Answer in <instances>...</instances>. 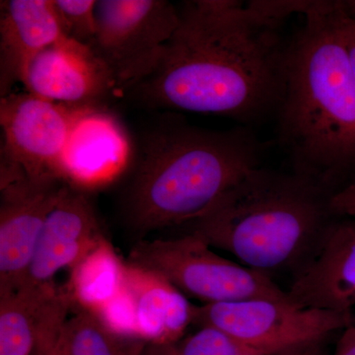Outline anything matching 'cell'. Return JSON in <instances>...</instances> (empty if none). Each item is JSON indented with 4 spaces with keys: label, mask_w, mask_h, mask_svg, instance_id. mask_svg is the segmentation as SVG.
Here are the masks:
<instances>
[{
    "label": "cell",
    "mask_w": 355,
    "mask_h": 355,
    "mask_svg": "<svg viewBox=\"0 0 355 355\" xmlns=\"http://www.w3.org/2000/svg\"><path fill=\"white\" fill-rule=\"evenodd\" d=\"M340 30L355 76V7L352 1H340L338 8Z\"/></svg>",
    "instance_id": "obj_21"
},
{
    "label": "cell",
    "mask_w": 355,
    "mask_h": 355,
    "mask_svg": "<svg viewBox=\"0 0 355 355\" xmlns=\"http://www.w3.org/2000/svg\"><path fill=\"white\" fill-rule=\"evenodd\" d=\"M177 355H266L234 336L211 326L177 343Z\"/></svg>",
    "instance_id": "obj_19"
},
{
    "label": "cell",
    "mask_w": 355,
    "mask_h": 355,
    "mask_svg": "<svg viewBox=\"0 0 355 355\" xmlns=\"http://www.w3.org/2000/svg\"><path fill=\"white\" fill-rule=\"evenodd\" d=\"M0 167V295L24 286L46 217L67 182L32 177L1 159Z\"/></svg>",
    "instance_id": "obj_8"
},
{
    "label": "cell",
    "mask_w": 355,
    "mask_h": 355,
    "mask_svg": "<svg viewBox=\"0 0 355 355\" xmlns=\"http://www.w3.org/2000/svg\"><path fill=\"white\" fill-rule=\"evenodd\" d=\"M176 345L148 343L142 355H177Z\"/></svg>",
    "instance_id": "obj_25"
},
{
    "label": "cell",
    "mask_w": 355,
    "mask_h": 355,
    "mask_svg": "<svg viewBox=\"0 0 355 355\" xmlns=\"http://www.w3.org/2000/svg\"><path fill=\"white\" fill-rule=\"evenodd\" d=\"M261 146L243 128L163 125L147 139L128 193V218L140 233L184 226L202 216L258 168Z\"/></svg>",
    "instance_id": "obj_4"
},
{
    "label": "cell",
    "mask_w": 355,
    "mask_h": 355,
    "mask_svg": "<svg viewBox=\"0 0 355 355\" xmlns=\"http://www.w3.org/2000/svg\"><path fill=\"white\" fill-rule=\"evenodd\" d=\"M331 193L309 178L254 168L188 230L248 268L297 275L316 254L333 216Z\"/></svg>",
    "instance_id": "obj_3"
},
{
    "label": "cell",
    "mask_w": 355,
    "mask_h": 355,
    "mask_svg": "<svg viewBox=\"0 0 355 355\" xmlns=\"http://www.w3.org/2000/svg\"><path fill=\"white\" fill-rule=\"evenodd\" d=\"M90 48L108 67L118 90L153 74L180 25V11L165 0H101Z\"/></svg>",
    "instance_id": "obj_7"
},
{
    "label": "cell",
    "mask_w": 355,
    "mask_h": 355,
    "mask_svg": "<svg viewBox=\"0 0 355 355\" xmlns=\"http://www.w3.org/2000/svg\"><path fill=\"white\" fill-rule=\"evenodd\" d=\"M70 270L67 288L72 302L95 314L125 288L127 263L119 258L106 238Z\"/></svg>",
    "instance_id": "obj_17"
},
{
    "label": "cell",
    "mask_w": 355,
    "mask_h": 355,
    "mask_svg": "<svg viewBox=\"0 0 355 355\" xmlns=\"http://www.w3.org/2000/svg\"><path fill=\"white\" fill-rule=\"evenodd\" d=\"M67 286H23L0 295V355H33L40 336L71 311Z\"/></svg>",
    "instance_id": "obj_15"
},
{
    "label": "cell",
    "mask_w": 355,
    "mask_h": 355,
    "mask_svg": "<svg viewBox=\"0 0 355 355\" xmlns=\"http://www.w3.org/2000/svg\"><path fill=\"white\" fill-rule=\"evenodd\" d=\"M33 355H69L67 345H65L64 331H62V335L55 342L51 343L48 347L35 352Z\"/></svg>",
    "instance_id": "obj_24"
},
{
    "label": "cell",
    "mask_w": 355,
    "mask_h": 355,
    "mask_svg": "<svg viewBox=\"0 0 355 355\" xmlns=\"http://www.w3.org/2000/svg\"><path fill=\"white\" fill-rule=\"evenodd\" d=\"M179 11L158 67L130 91L151 106L243 123L277 113L286 78L284 20L260 0H195Z\"/></svg>",
    "instance_id": "obj_1"
},
{
    "label": "cell",
    "mask_w": 355,
    "mask_h": 355,
    "mask_svg": "<svg viewBox=\"0 0 355 355\" xmlns=\"http://www.w3.org/2000/svg\"><path fill=\"white\" fill-rule=\"evenodd\" d=\"M89 106H70L29 92L0 100L1 159L32 177H60V163L74 123Z\"/></svg>",
    "instance_id": "obj_9"
},
{
    "label": "cell",
    "mask_w": 355,
    "mask_h": 355,
    "mask_svg": "<svg viewBox=\"0 0 355 355\" xmlns=\"http://www.w3.org/2000/svg\"><path fill=\"white\" fill-rule=\"evenodd\" d=\"M125 284L133 302L139 338L156 345H177L193 324V305L157 275L128 265Z\"/></svg>",
    "instance_id": "obj_16"
},
{
    "label": "cell",
    "mask_w": 355,
    "mask_h": 355,
    "mask_svg": "<svg viewBox=\"0 0 355 355\" xmlns=\"http://www.w3.org/2000/svg\"><path fill=\"white\" fill-rule=\"evenodd\" d=\"M193 324L220 329L266 355H284L322 345L336 331L354 326L355 317L352 311L258 298L193 305Z\"/></svg>",
    "instance_id": "obj_6"
},
{
    "label": "cell",
    "mask_w": 355,
    "mask_h": 355,
    "mask_svg": "<svg viewBox=\"0 0 355 355\" xmlns=\"http://www.w3.org/2000/svg\"><path fill=\"white\" fill-rule=\"evenodd\" d=\"M64 340L69 355H142L148 345L141 338H128L110 330L94 313L72 303Z\"/></svg>",
    "instance_id": "obj_18"
},
{
    "label": "cell",
    "mask_w": 355,
    "mask_h": 355,
    "mask_svg": "<svg viewBox=\"0 0 355 355\" xmlns=\"http://www.w3.org/2000/svg\"><path fill=\"white\" fill-rule=\"evenodd\" d=\"M302 308L349 312L355 305V219L331 221L319 249L286 291Z\"/></svg>",
    "instance_id": "obj_12"
},
{
    "label": "cell",
    "mask_w": 355,
    "mask_h": 355,
    "mask_svg": "<svg viewBox=\"0 0 355 355\" xmlns=\"http://www.w3.org/2000/svg\"><path fill=\"white\" fill-rule=\"evenodd\" d=\"M211 248L193 233L146 240L130 250L128 263L157 275L205 304L258 298L289 301L286 291L270 275L226 260Z\"/></svg>",
    "instance_id": "obj_5"
},
{
    "label": "cell",
    "mask_w": 355,
    "mask_h": 355,
    "mask_svg": "<svg viewBox=\"0 0 355 355\" xmlns=\"http://www.w3.org/2000/svg\"><path fill=\"white\" fill-rule=\"evenodd\" d=\"M130 144L120 121L100 106L85 107L72 128L60 175L77 189L109 183L127 165Z\"/></svg>",
    "instance_id": "obj_13"
},
{
    "label": "cell",
    "mask_w": 355,
    "mask_h": 355,
    "mask_svg": "<svg viewBox=\"0 0 355 355\" xmlns=\"http://www.w3.org/2000/svg\"><path fill=\"white\" fill-rule=\"evenodd\" d=\"M93 0H53L58 19L67 39L90 46L97 32Z\"/></svg>",
    "instance_id": "obj_20"
},
{
    "label": "cell",
    "mask_w": 355,
    "mask_h": 355,
    "mask_svg": "<svg viewBox=\"0 0 355 355\" xmlns=\"http://www.w3.org/2000/svg\"><path fill=\"white\" fill-rule=\"evenodd\" d=\"M67 38L53 0H8L0 6V96L22 83L33 58Z\"/></svg>",
    "instance_id": "obj_14"
},
{
    "label": "cell",
    "mask_w": 355,
    "mask_h": 355,
    "mask_svg": "<svg viewBox=\"0 0 355 355\" xmlns=\"http://www.w3.org/2000/svg\"><path fill=\"white\" fill-rule=\"evenodd\" d=\"M284 355H326L324 354L323 350L321 349V345L318 347H309L302 350H297V352H291Z\"/></svg>",
    "instance_id": "obj_26"
},
{
    "label": "cell",
    "mask_w": 355,
    "mask_h": 355,
    "mask_svg": "<svg viewBox=\"0 0 355 355\" xmlns=\"http://www.w3.org/2000/svg\"><path fill=\"white\" fill-rule=\"evenodd\" d=\"M330 209L333 216L355 219V182L331 193Z\"/></svg>",
    "instance_id": "obj_22"
},
{
    "label": "cell",
    "mask_w": 355,
    "mask_h": 355,
    "mask_svg": "<svg viewBox=\"0 0 355 355\" xmlns=\"http://www.w3.org/2000/svg\"><path fill=\"white\" fill-rule=\"evenodd\" d=\"M104 238L83 191L65 184L44 222L24 286L55 284L53 279L60 270H72Z\"/></svg>",
    "instance_id": "obj_11"
},
{
    "label": "cell",
    "mask_w": 355,
    "mask_h": 355,
    "mask_svg": "<svg viewBox=\"0 0 355 355\" xmlns=\"http://www.w3.org/2000/svg\"><path fill=\"white\" fill-rule=\"evenodd\" d=\"M333 355H355V324L343 330Z\"/></svg>",
    "instance_id": "obj_23"
},
{
    "label": "cell",
    "mask_w": 355,
    "mask_h": 355,
    "mask_svg": "<svg viewBox=\"0 0 355 355\" xmlns=\"http://www.w3.org/2000/svg\"><path fill=\"white\" fill-rule=\"evenodd\" d=\"M340 1H313L287 44L279 137L294 173L327 184L355 165V76Z\"/></svg>",
    "instance_id": "obj_2"
},
{
    "label": "cell",
    "mask_w": 355,
    "mask_h": 355,
    "mask_svg": "<svg viewBox=\"0 0 355 355\" xmlns=\"http://www.w3.org/2000/svg\"><path fill=\"white\" fill-rule=\"evenodd\" d=\"M352 4H354V6L355 7V1H352Z\"/></svg>",
    "instance_id": "obj_27"
},
{
    "label": "cell",
    "mask_w": 355,
    "mask_h": 355,
    "mask_svg": "<svg viewBox=\"0 0 355 355\" xmlns=\"http://www.w3.org/2000/svg\"><path fill=\"white\" fill-rule=\"evenodd\" d=\"M21 83L31 94L70 106H100L112 91L118 90L95 51L67 38L33 58Z\"/></svg>",
    "instance_id": "obj_10"
}]
</instances>
